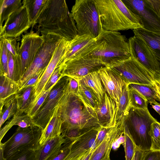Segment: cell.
<instances>
[{"instance_id":"1","label":"cell","mask_w":160,"mask_h":160,"mask_svg":"<svg viewBox=\"0 0 160 160\" xmlns=\"http://www.w3.org/2000/svg\"><path fill=\"white\" fill-rule=\"evenodd\" d=\"M38 23L37 30L41 35L55 34L70 41L78 35L75 22L64 0H50Z\"/></svg>"},{"instance_id":"2","label":"cell","mask_w":160,"mask_h":160,"mask_svg":"<svg viewBox=\"0 0 160 160\" xmlns=\"http://www.w3.org/2000/svg\"><path fill=\"white\" fill-rule=\"evenodd\" d=\"M59 103L62 121L61 132L70 129L92 130L101 127L94 111L76 95L66 92Z\"/></svg>"},{"instance_id":"3","label":"cell","mask_w":160,"mask_h":160,"mask_svg":"<svg viewBox=\"0 0 160 160\" xmlns=\"http://www.w3.org/2000/svg\"><path fill=\"white\" fill-rule=\"evenodd\" d=\"M103 29L118 32L143 28L142 20L128 9L122 0H94Z\"/></svg>"},{"instance_id":"4","label":"cell","mask_w":160,"mask_h":160,"mask_svg":"<svg viewBox=\"0 0 160 160\" xmlns=\"http://www.w3.org/2000/svg\"><path fill=\"white\" fill-rule=\"evenodd\" d=\"M96 40V47L88 54L100 60L106 67H110L131 56L128 41L119 32L103 29Z\"/></svg>"},{"instance_id":"5","label":"cell","mask_w":160,"mask_h":160,"mask_svg":"<svg viewBox=\"0 0 160 160\" xmlns=\"http://www.w3.org/2000/svg\"><path fill=\"white\" fill-rule=\"evenodd\" d=\"M156 121L148 108L139 109L131 107L124 116V125L136 147L144 152L150 150L151 125Z\"/></svg>"},{"instance_id":"6","label":"cell","mask_w":160,"mask_h":160,"mask_svg":"<svg viewBox=\"0 0 160 160\" xmlns=\"http://www.w3.org/2000/svg\"><path fill=\"white\" fill-rule=\"evenodd\" d=\"M78 35H89L96 38L102 32L99 13L94 0H76L71 11Z\"/></svg>"},{"instance_id":"7","label":"cell","mask_w":160,"mask_h":160,"mask_svg":"<svg viewBox=\"0 0 160 160\" xmlns=\"http://www.w3.org/2000/svg\"><path fill=\"white\" fill-rule=\"evenodd\" d=\"M128 84L136 83L152 85L155 81H160V76L151 71L132 55L109 67Z\"/></svg>"},{"instance_id":"8","label":"cell","mask_w":160,"mask_h":160,"mask_svg":"<svg viewBox=\"0 0 160 160\" xmlns=\"http://www.w3.org/2000/svg\"><path fill=\"white\" fill-rule=\"evenodd\" d=\"M42 129L33 125L25 128L18 127L16 132L4 143V157L6 159L19 152L36 151L39 147Z\"/></svg>"},{"instance_id":"9","label":"cell","mask_w":160,"mask_h":160,"mask_svg":"<svg viewBox=\"0 0 160 160\" xmlns=\"http://www.w3.org/2000/svg\"><path fill=\"white\" fill-rule=\"evenodd\" d=\"M127 7L138 16L148 31L160 34V0H122Z\"/></svg>"},{"instance_id":"10","label":"cell","mask_w":160,"mask_h":160,"mask_svg":"<svg viewBox=\"0 0 160 160\" xmlns=\"http://www.w3.org/2000/svg\"><path fill=\"white\" fill-rule=\"evenodd\" d=\"M44 41L30 66L17 82L20 89L31 78L45 71L60 41L63 38L55 34L44 35Z\"/></svg>"},{"instance_id":"11","label":"cell","mask_w":160,"mask_h":160,"mask_svg":"<svg viewBox=\"0 0 160 160\" xmlns=\"http://www.w3.org/2000/svg\"><path fill=\"white\" fill-rule=\"evenodd\" d=\"M70 77H62L51 89L44 102L32 118L33 124L43 130L48 124L54 109L66 92Z\"/></svg>"},{"instance_id":"12","label":"cell","mask_w":160,"mask_h":160,"mask_svg":"<svg viewBox=\"0 0 160 160\" xmlns=\"http://www.w3.org/2000/svg\"><path fill=\"white\" fill-rule=\"evenodd\" d=\"M62 76H67L78 81L89 73L98 71L106 67L101 61L88 54L79 58L69 60L59 66Z\"/></svg>"},{"instance_id":"13","label":"cell","mask_w":160,"mask_h":160,"mask_svg":"<svg viewBox=\"0 0 160 160\" xmlns=\"http://www.w3.org/2000/svg\"><path fill=\"white\" fill-rule=\"evenodd\" d=\"M44 41V35L40 36L33 31L22 35L19 52L22 77L32 63Z\"/></svg>"},{"instance_id":"14","label":"cell","mask_w":160,"mask_h":160,"mask_svg":"<svg viewBox=\"0 0 160 160\" xmlns=\"http://www.w3.org/2000/svg\"><path fill=\"white\" fill-rule=\"evenodd\" d=\"M31 27L28 13L23 5L8 17L0 28V38H17Z\"/></svg>"},{"instance_id":"15","label":"cell","mask_w":160,"mask_h":160,"mask_svg":"<svg viewBox=\"0 0 160 160\" xmlns=\"http://www.w3.org/2000/svg\"><path fill=\"white\" fill-rule=\"evenodd\" d=\"M128 42L131 55L147 69L160 76L159 64L146 42L134 35L129 38Z\"/></svg>"},{"instance_id":"16","label":"cell","mask_w":160,"mask_h":160,"mask_svg":"<svg viewBox=\"0 0 160 160\" xmlns=\"http://www.w3.org/2000/svg\"><path fill=\"white\" fill-rule=\"evenodd\" d=\"M70 41L62 38L59 42L51 59L35 86V99L32 106L39 97L46 83L53 72L62 63L70 47Z\"/></svg>"},{"instance_id":"17","label":"cell","mask_w":160,"mask_h":160,"mask_svg":"<svg viewBox=\"0 0 160 160\" xmlns=\"http://www.w3.org/2000/svg\"><path fill=\"white\" fill-rule=\"evenodd\" d=\"M124 117L110 128L102 142L94 148L89 160H110V154L113 144L124 131Z\"/></svg>"},{"instance_id":"18","label":"cell","mask_w":160,"mask_h":160,"mask_svg":"<svg viewBox=\"0 0 160 160\" xmlns=\"http://www.w3.org/2000/svg\"><path fill=\"white\" fill-rule=\"evenodd\" d=\"M98 72L106 92L115 101L118 107L123 88L128 84L110 67L103 68Z\"/></svg>"},{"instance_id":"19","label":"cell","mask_w":160,"mask_h":160,"mask_svg":"<svg viewBox=\"0 0 160 160\" xmlns=\"http://www.w3.org/2000/svg\"><path fill=\"white\" fill-rule=\"evenodd\" d=\"M94 111L101 126L109 128L116 125L118 107L115 101L106 92L103 101L96 106Z\"/></svg>"},{"instance_id":"20","label":"cell","mask_w":160,"mask_h":160,"mask_svg":"<svg viewBox=\"0 0 160 160\" xmlns=\"http://www.w3.org/2000/svg\"><path fill=\"white\" fill-rule=\"evenodd\" d=\"M70 41V47L61 64L69 60L88 54L97 46L96 38H93L89 35H78Z\"/></svg>"},{"instance_id":"21","label":"cell","mask_w":160,"mask_h":160,"mask_svg":"<svg viewBox=\"0 0 160 160\" xmlns=\"http://www.w3.org/2000/svg\"><path fill=\"white\" fill-rule=\"evenodd\" d=\"M95 139V137L89 132L78 137L72 145L69 153L63 160H82L88 151L94 147Z\"/></svg>"},{"instance_id":"22","label":"cell","mask_w":160,"mask_h":160,"mask_svg":"<svg viewBox=\"0 0 160 160\" xmlns=\"http://www.w3.org/2000/svg\"><path fill=\"white\" fill-rule=\"evenodd\" d=\"M62 121L59 103L55 108L53 114L45 128L42 130L39 144L41 145L47 141L61 135Z\"/></svg>"},{"instance_id":"23","label":"cell","mask_w":160,"mask_h":160,"mask_svg":"<svg viewBox=\"0 0 160 160\" xmlns=\"http://www.w3.org/2000/svg\"><path fill=\"white\" fill-rule=\"evenodd\" d=\"M35 86L32 85L20 89L15 94L18 110L15 115L22 116L27 114L32 108L35 99Z\"/></svg>"},{"instance_id":"24","label":"cell","mask_w":160,"mask_h":160,"mask_svg":"<svg viewBox=\"0 0 160 160\" xmlns=\"http://www.w3.org/2000/svg\"><path fill=\"white\" fill-rule=\"evenodd\" d=\"M50 0H23L22 5L26 8L31 27H33L48 5Z\"/></svg>"},{"instance_id":"25","label":"cell","mask_w":160,"mask_h":160,"mask_svg":"<svg viewBox=\"0 0 160 160\" xmlns=\"http://www.w3.org/2000/svg\"><path fill=\"white\" fill-rule=\"evenodd\" d=\"M133 32L134 36L142 38L148 44L159 64L160 75V34L154 33L142 28L134 29Z\"/></svg>"},{"instance_id":"26","label":"cell","mask_w":160,"mask_h":160,"mask_svg":"<svg viewBox=\"0 0 160 160\" xmlns=\"http://www.w3.org/2000/svg\"><path fill=\"white\" fill-rule=\"evenodd\" d=\"M79 82L91 89L95 95L98 104L102 102L106 92L98 71L89 73Z\"/></svg>"},{"instance_id":"27","label":"cell","mask_w":160,"mask_h":160,"mask_svg":"<svg viewBox=\"0 0 160 160\" xmlns=\"http://www.w3.org/2000/svg\"><path fill=\"white\" fill-rule=\"evenodd\" d=\"M65 138L61 135L49 140L35 151L36 160H47L64 143Z\"/></svg>"},{"instance_id":"28","label":"cell","mask_w":160,"mask_h":160,"mask_svg":"<svg viewBox=\"0 0 160 160\" xmlns=\"http://www.w3.org/2000/svg\"><path fill=\"white\" fill-rule=\"evenodd\" d=\"M0 103V128L5 122L16 114L18 104L15 94L8 98Z\"/></svg>"},{"instance_id":"29","label":"cell","mask_w":160,"mask_h":160,"mask_svg":"<svg viewBox=\"0 0 160 160\" xmlns=\"http://www.w3.org/2000/svg\"><path fill=\"white\" fill-rule=\"evenodd\" d=\"M0 102L16 94L19 91L17 82L8 77L0 75Z\"/></svg>"},{"instance_id":"30","label":"cell","mask_w":160,"mask_h":160,"mask_svg":"<svg viewBox=\"0 0 160 160\" xmlns=\"http://www.w3.org/2000/svg\"><path fill=\"white\" fill-rule=\"evenodd\" d=\"M22 5L21 0H0V28L10 15Z\"/></svg>"},{"instance_id":"31","label":"cell","mask_w":160,"mask_h":160,"mask_svg":"<svg viewBox=\"0 0 160 160\" xmlns=\"http://www.w3.org/2000/svg\"><path fill=\"white\" fill-rule=\"evenodd\" d=\"M128 87L139 92L151 105L158 103L156 101L158 100L157 93L152 85L130 83L128 84Z\"/></svg>"},{"instance_id":"32","label":"cell","mask_w":160,"mask_h":160,"mask_svg":"<svg viewBox=\"0 0 160 160\" xmlns=\"http://www.w3.org/2000/svg\"><path fill=\"white\" fill-rule=\"evenodd\" d=\"M79 90L77 96L85 105L89 108L94 109L98 104L96 97L89 87L79 83Z\"/></svg>"},{"instance_id":"33","label":"cell","mask_w":160,"mask_h":160,"mask_svg":"<svg viewBox=\"0 0 160 160\" xmlns=\"http://www.w3.org/2000/svg\"><path fill=\"white\" fill-rule=\"evenodd\" d=\"M128 84L123 88L122 94L120 98L118 107L117 122L120 121L127 113L131 107Z\"/></svg>"},{"instance_id":"34","label":"cell","mask_w":160,"mask_h":160,"mask_svg":"<svg viewBox=\"0 0 160 160\" xmlns=\"http://www.w3.org/2000/svg\"><path fill=\"white\" fill-rule=\"evenodd\" d=\"M8 77L16 82L18 81L22 78L19 56L15 57L9 52L8 53Z\"/></svg>"},{"instance_id":"35","label":"cell","mask_w":160,"mask_h":160,"mask_svg":"<svg viewBox=\"0 0 160 160\" xmlns=\"http://www.w3.org/2000/svg\"><path fill=\"white\" fill-rule=\"evenodd\" d=\"M64 138V143L47 160H63L68 155L72 145L76 139Z\"/></svg>"},{"instance_id":"36","label":"cell","mask_w":160,"mask_h":160,"mask_svg":"<svg viewBox=\"0 0 160 160\" xmlns=\"http://www.w3.org/2000/svg\"><path fill=\"white\" fill-rule=\"evenodd\" d=\"M0 75L8 77V51L5 42V38H0Z\"/></svg>"},{"instance_id":"37","label":"cell","mask_w":160,"mask_h":160,"mask_svg":"<svg viewBox=\"0 0 160 160\" xmlns=\"http://www.w3.org/2000/svg\"><path fill=\"white\" fill-rule=\"evenodd\" d=\"M128 90L131 107L139 109L148 108V102L141 94L133 89L128 88Z\"/></svg>"},{"instance_id":"38","label":"cell","mask_w":160,"mask_h":160,"mask_svg":"<svg viewBox=\"0 0 160 160\" xmlns=\"http://www.w3.org/2000/svg\"><path fill=\"white\" fill-rule=\"evenodd\" d=\"M124 127L125 141L123 146L124 148L125 160H132L135 154L136 146L124 125Z\"/></svg>"},{"instance_id":"39","label":"cell","mask_w":160,"mask_h":160,"mask_svg":"<svg viewBox=\"0 0 160 160\" xmlns=\"http://www.w3.org/2000/svg\"><path fill=\"white\" fill-rule=\"evenodd\" d=\"M150 136L151 145L150 150L160 151V123L157 121L151 125Z\"/></svg>"},{"instance_id":"40","label":"cell","mask_w":160,"mask_h":160,"mask_svg":"<svg viewBox=\"0 0 160 160\" xmlns=\"http://www.w3.org/2000/svg\"><path fill=\"white\" fill-rule=\"evenodd\" d=\"M18 38H5V44L9 52L15 57L19 56L20 44Z\"/></svg>"},{"instance_id":"41","label":"cell","mask_w":160,"mask_h":160,"mask_svg":"<svg viewBox=\"0 0 160 160\" xmlns=\"http://www.w3.org/2000/svg\"><path fill=\"white\" fill-rule=\"evenodd\" d=\"M62 77L61 73L60 67H57L53 72L46 83L43 91L50 90Z\"/></svg>"},{"instance_id":"42","label":"cell","mask_w":160,"mask_h":160,"mask_svg":"<svg viewBox=\"0 0 160 160\" xmlns=\"http://www.w3.org/2000/svg\"><path fill=\"white\" fill-rule=\"evenodd\" d=\"M7 160H36L35 152L29 150L19 152L9 158Z\"/></svg>"},{"instance_id":"43","label":"cell","mask_w":160,"mask_h":160,"mask_svg":"<svg viewBox=\"0 0 160 160\" xmlns=\"http://www.w3.org/2000/svg\"><path fill=\"white\" fill-rule=\"evenodd\" d=\"M51 90L46 92L43 91L42 92L39 97L27 114L29 115L31 118L36 114L44 102Z\"/></svg>"},{"instance_id":"44","label":"cell","mask_w":160,"mask_h":160,"mask_svg":"<svg viewBox=\"0 0 160 160\" xmlns=\"http://www.w3.org/2000/svg\"><path fill=\"white\" fill-rule=\"evenodd\" d=\"M34 125L31 117L28 114L17 116V120L15 125H17L22 128L29 127Z\"/></svg>"},{"instance_id":"45","label":"cell","mask_w":160,"mask_h":160,"mask_svg":"<svg viewBox=\"0 0 160 160\" xmlns=\"http://www.w3.org/2000/svg\"><path fill=\"white\" fill-rule=\"evenodd\" d=\"M110 128H105L101 126L100 127L95 142L94 148L97 147L102 142Z\"/></svg>"},{"instance_id":"46","label":"cell","mask_w":160,"mask_h":160,"mask_svg":"<svg viewBox=\"0 0 160 160\" xmlns=\"http://www.w3.org/2000/svg\"><path fill=\"white\" fill-rule=\"evenodd\" d=\"M79 88V81L70 77L66 92L72 93L77 95Z\"/></svg>"},{"instance_id":"47","label":"cell","mask_w":160,"mask_h":160,"mask_svg":"<svg viewBox=\"0 0 160 160\" xmlns=\"http://www.w3.org/2000/svg\"><path fill=\"white\" fill-rule=\"evenodd\" d=\"M17 116L14 115L12 118L2 128H0V142L7 132L13 126L15 125L17 122Z\"/></svg>"},{"instance_id":"48","label":"cell","mask_w":160,"mask_h":160,"mask_svg":"<svg viewBox=\"0 0 160 160\" xmlns=\"http://www.w3.org/2000/svg\"><path fill=\"white\" fill-rule=\"evenodd\" d=\"M142 160H160V151L150 150L145 152Z\"/></svg>"},{"instance_id":"49","label":"cell","mask_w":160,"mask_h":160,"mask_svg":"<svg viewBox=\"0 0 160 160\" xmlns=\"http://www.w3.org/2000/svg\"><path fill=\"white\" fill-rule=\"evenodd\" d=\"M44 71H42L30 78L20 89L32 85L35 86L39 81Z\"/></svg>"},{"instance_id":"50","label":"cell","mask_w":160,"mask_h":160,"mask_svg":"<svg viewBox=\"0 0 160 160\" xmlns=\"http://www.w3.org/2000/svg\"><path fill=\"white\" fill-rule=\"evenodd\" d=\"M125 141V136L124 132L113 143L112 148L114 150H116L121 144L123 145Z\"/></svg>"},{"instance_id":"51","label":"cell","mask_w":160,"mask_h":160,"mask_svg":"<svg viewBox=\"0 0 160 160\" xmlns=\"http://www.w3.org/2000/svg\"><path fill=\"white\" fill-rule=\"evenodd\" d=\"M145 152L136 147L135 154L132 160H142Z\"/></svg>"},{"instance_id":"52","label":"cell","mask_w":160,"mask_h":160,"mask_svg":"<svg viewBox=\"0 0 160 160\" xmlns=\"http://www.w3.org/2000/svg\"><path fill=\"white\" fill-rule=\"evenodd\" d=\"M152 86L157 93L160 96V81H154Z\"/></svg>"},{"instance_id":"53","label":"cell","mask_w":160,"mask_h":160,"mask_svg":"<svg viewBox=\"0 0 160 160\" xmlns=\"http://www.w3.org/2000/svg\"><path fill=\"white\" fill-rule=\"evenodd\" d=\"M94 147L90 148L87 152L82 160H89Z\"/></svg>"},{"instance_id":"54","label":"cell","mask_w":160,"mask_h":160,"mask_svg":"<svg viewBox=\"0 0 160 160\" xmlns=\"http://www.w3.org/2000/svg\"><path fill=\"white\" fill-rule=\"evenodd\" d=\"M4 143H2L0 142V160H7V159L4 158Z\"/></svg>"},{"instance_id":"55","label":"cell","mask_w":160,"mask_h":160,"mask_svg":"<svg viewBox=\"0 0 160 160\" xmlns=\"http://www.w3.org/2000/svg\"><path fill=\"white\" fill-rule=\"evenodd\" d=\"M152 108L160 115V104L158 103L155 105H151Z\"/></svg>"}]
</instances>
